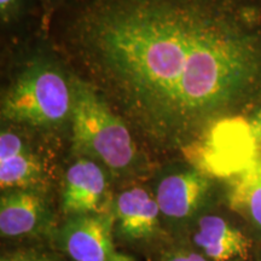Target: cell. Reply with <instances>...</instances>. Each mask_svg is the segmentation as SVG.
Listing matches in <instances>:
<instances>
[{
  "mask_svg": "<svg viewBox=\"0 0 261 261\" xmlns=\"http://www.w3.org/2000/svg\"><path fill=\"white\" fill-rule=\"evenodd\" d=\"M228 175L231 210L261 230V152H253Z\"/></svg>",
  "mask_w": 261,
  "mask_h": 261,
  "instance_id": "obj_11",
  "label": "cell"
},
{
  "mask_svg": "<svg viewBox=\"0 0 261 261\" xmlns=\"http://www.w3.org/2000/svg\"><path fill=\"white\" fill-rule=\"evenodd\" d=\"M40 9V27L39 32L50 35L51 22L58 12L81 0H38Z\"/></svg>",
  "mask_w": 261,
  "mask_h": 261,
  "instance_id": "obj_13",
  "label": "cell"
},
{
  "mask_svg": "<svg viewBox=\"0 0 261 261\" xmlns=\"http://www.w3.org/2000/svg\"><path fill=\"white\" fill-rule=\"evenodd\" d=\"M33 19L40 27V9L38 0H0V24L2 31L10 35V41L28 35L24 33Z\"/></svg>",
  "mask_w": 261,
  "mask_h": 261,
  "instance_id": "obj_12",
  "label": "cell"
},
{
  "mask_svg": "<svg viewBox=\"0 0 261 261\" xmlns=\"http://www.w3.org/2000/svg\"><path fill=\"white\" fill-rule=\"evenodd\" d=\"M5 55L2 122L55 139L69 133L77 74L50 35L37 31L10 41Z\"/></svg>",
  "mask_w": 261,
  "mask_h": 261,
  "instance_id": "obj_2",
  "label": "cell"
},
{
  "mask_svg": "<svg viewBox=\"0 0 261 261\" xmlns=\"http://www.w3.org/2000/svg\"><path fill=\"white\" fill-rule=\"evenodd\" d=\"M244 136L253 152H261V104L243 120Z\"/></svg>",
  "mask_w": 261,
  "mask_h": 261,
  "instance_id": "obj_14",
  "label": "cell"
},
{
  "mask_svg": "<svg viewBox=\"0 0 261 261\" xmlns=\"http://www.w3.org/2000/svg\"><path fill=\"white\" fill-rule=\"evenodd\" d=\"M113 261H137L135 257L130 256V255H127V254H123V253H116V255L114 256Z\"/></svg>",
  "mask_w": 261,
  "mask_h": 261,
  "instance_id": "obj_17",
  "label": "cell"
},
{
  "mask_svg": "<svg viewBox=\"0 0 261 261\" xmlns=\"http://www.w3.org/2000/svg\"><path fill=\"white\" fill-rule=\"evenodd\" d=\"M51 212L38 190L3 191L0 198V232L3 237L34 236L46 231Z\"/></svg>",
  "mask_w": 261,
  "mask_h": 261,
  "instance_id": "obj_9",
  "label": "cell"
},
{
  "mask_svg": "<svg viewBox=\"0 0 261 261\" xmlns=\"http://www.w3.org/2000/svg\"><path fill=\"white\" fill-rule=\"evenodd\" d=\"M55 140L25 127L2 122L0 187L2 190H40L46 181V144Z\"/></svg>",
  "mask_w": 261,
  "mask_h": 261,
  "instance_id": "obj_5",
  "label": "cell"
},
{
  "mask_svg": "<svg viewBox=\"0 0 261 261\" xmlns=\"http://www.w3.org/2000/svg\"><path fill=\"white\" fill-rule=\"evenodd\" d=\"M50 37L158 151L207 150L261 104V0H81Z\"/></svg>",
  "mask_w": 261,
  "mask_h": 261,
  "instance_id": "obj_1",
  "label": "cell"
},
{
  "mask_svg": "<svg viewBox=\"0 0 261 261\" xmlns=\"http://www.w3.org/2000/svg\"><path fill=\"white\" fill-rule=\"evenodd\" d=\"M0 261H14V259H12V256H3Z\"/></svg>",
  "mask_w": 261,
  "mask_h": 261,
  "instance_id": "obj_18",
  "label": "cell"
},
{
  "mask_svg": "<svg viewBox=\"0 0 261 261\" xmlns=\"http://www.w3.org/2000/svg\"><path fill=\"white\" fill-rule=\"evenodd\" d=\"M192 244L210 261L246 260L252 241L220 215H201L192 227Z\"/></svg>",
  "mask_w": 261,
  "mask_h": 261,
  "instance_id": "obj_10",
  "label": "cell"
},
{
  "mask_svg": "<svg viewBox=\"0 0 261 261\" xmlns=\"http://www.w3.org/2000/svg\"><path fill=\"white\" fill-rule=\"evenodd\" d=\"M55 241L70 261H113L117 253L114 247V215L67 217Z\"/></svg>",
  "mask_w": 261,
  "mask_h": 261,
  "instance_id": "obj_7",
  "label": "cell"
},
{
  "mask_svg": "<svg viewBox=\"0 0 261 261\" xmlns=\"http://www.w3.org/2000/svg\"><path fill=\"white\" fill-rule=\"evenodd\" d=\"M114 234L126 242L151 240L159 233L161 213L154 194L144 188H128L113 203Z\"/></svg>",
  "mask_w": 261,
  "mask_h": 261,
  "instance_id": "obj_8",
  "label": "cell"
},
{
  "mask_svg": "<svg viewBox=\"0 0 261 261\" xmlns=\"http://www.w3.org/2000/svg\"><path fill=\"white\" fill-rule=\"evenodd\" d=\"M63 175L61 207L65 217L113 213L112 175L99 163L85 156H71Z\"/></svg>",
  "mask_w": 261,
  "mask_h": 261,
  "instance_id": "obj_6",
  "label": "cell"
},
{
  "mask_svg": "<svg viewBox=\"0 0 261 261\" xmlns=\"http://www.w3.org/2000/svg\"><path fill=\"white\" fill-rule=\"evenodd\" d=\"M154 194L162 221L173 230L190 226L212 192L210 173L189 161L166 166L155 178Z\"/></svg>",
  "mask_w": 261,
  "mask_h": 261,
  "instance_id": "obj_4",
  "label": "cell"
},
{
  "mask_svg": "<svg viewBox=\"0 0 261 261\" xmlns=\"http://www.w3.org/2000/svg\"><path fill=\"white\" fill-rule=\"evenodd\" d=\"M70 156H85L115 179L142 175L148 156L126 120L92 85L77 75L70 121Z\"/></svg>",
  "mask_w": 261,
  "mask_h": 261,
  "instance_id": "obj_3",
  "label": "cell"
},
{
  "mask_svg": "<svg viewBox=\"0 0 261 261\" xmlns=\"http://www.w3.org/2000/svg\"><path fill=\"white\" fill-rule=\"evenodd\" d=\"M162 261H210L198 250L178 247L163 254Z\"/></svg>",
  "mask_w": 261,
  "mask_h": 261,
  "instance_id": "obj_15",
  "label": "cell"
},
{
  "mask_svg": "<svg viewBox=\"0 0 261 261\" xmlns=\"http://www.w3.org/2000/svg\"><path fill=\"white\" fill-rule=\"evenodd\" d=\"M14 261H56L54 257L44 253L34 252V250H25L11 255Z\"/></svg>",
  "mask_w": 261,
  "mask_h": 261,
  "instance_id": "obj_16",
  "label": "cell"
}]
</instances>
